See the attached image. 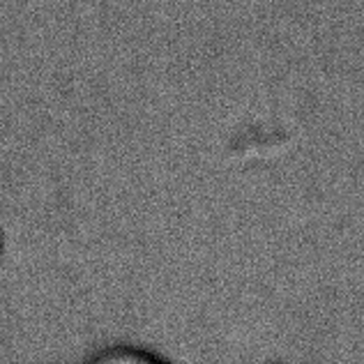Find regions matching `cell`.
Segmentation results:
<instances>
[{"mask_svg": "<svg viewBox=\"0 0 364 364\" xmlns=\"http://www.w3.org/2000/svg\"><path fill=\"white\" fill-rule=\"evenodd\" d=\"M0 254H3V240H0Z\"/></svg>", "mask_w": 364, "mask_h": 364, "instance_id": "6da1fadb", "label": "cell"}]
</instances>
